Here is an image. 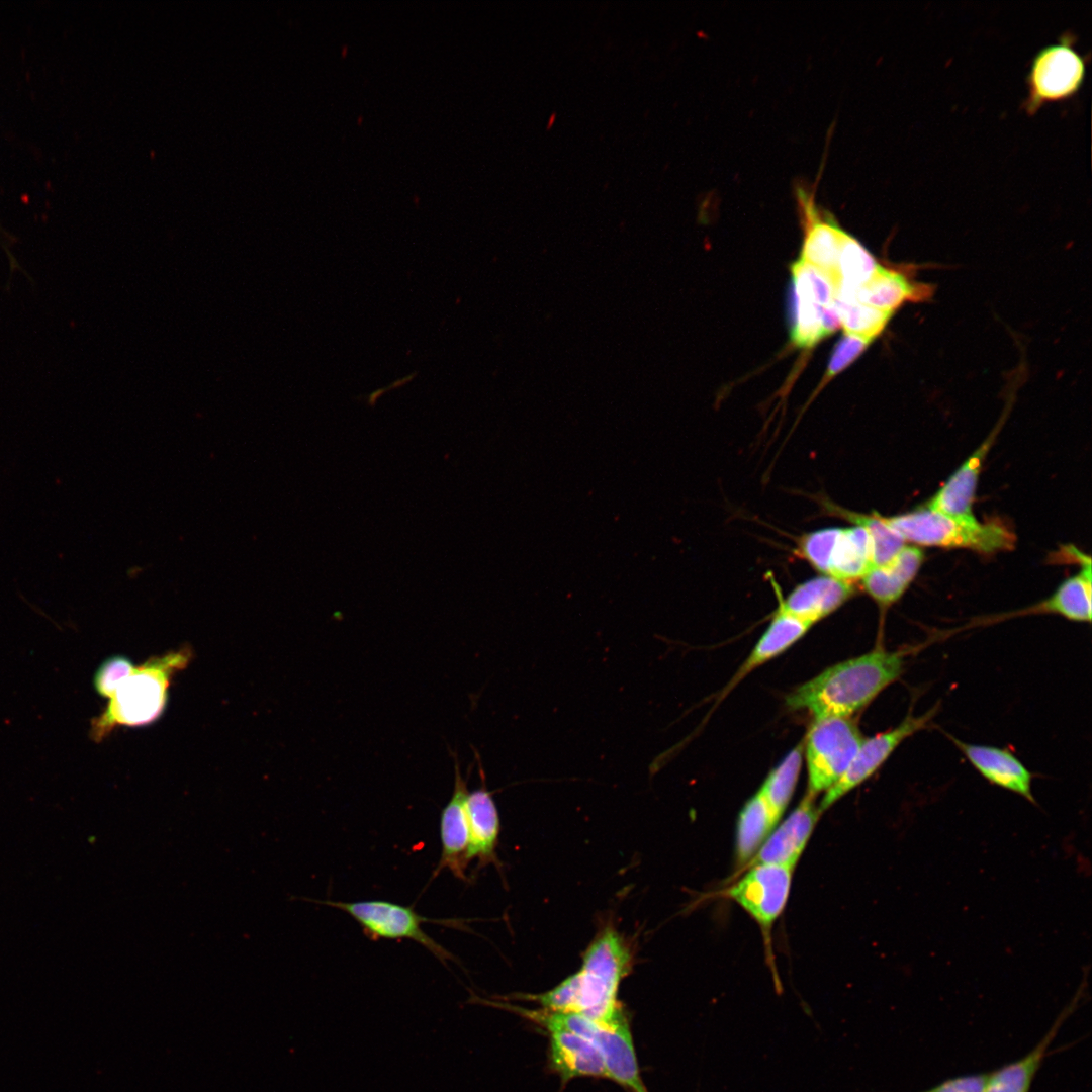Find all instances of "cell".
I'll list each match as a JSON object with an SVG mask.
<instances>
[{
    "label": "cell",
    "mask_w": 1092,
    "mask_h": 1092,
    "mask_svg": "<svg viewBox=\"0 0 1092 1092\" xmlns=\"http://www.w3.org/2000/svg\"><path fill=\"white\" fill-rule=\"evenodd\" d=\"M905 657L906 652L880 647L844 660L795 689L786 705L814 718H849L901 676Z\"/></svg>",
    "instance_id": "cell-1"
},
{
    "label": "cell",
    "mask_w": 1092,
    "mask_h": 1092,
    "mask_svg": "<svg viewBox=\"0 0 1092 1092\" xmlns=\"http://www.w3.org/2000/svg\"><path fill=\"white\" fill-rule=\"evenodd\" d=\"M191 652L183 648L151 657L134 666L103 712L91 721L90 737L99 742L117 726H143L157 720L167 705L170 682L189 662Z\"/></svg>",
    "instance_id": "cell-2"
},
{
    "label": "cell",
    "mask_w": 1092,
    "mask_h": 1092,
    "mask_svg": "<svg viewBox=\"0 0 1092 1092\" xmlns=\"http://www.w3.org/2000/svg\"><path fill=\"white\" fill-rule=\"evenodd\" d=\"M633 952L628 940L613 926L598 932L582 954L576 981V1008L602 1024L627 1019L618 1000L621 982L632 970Z\"/></svg>",
    "instance_id": "cell-3"
},
{
    "label": "cell",
    "mask_w": 1092,
    "mask_h": 1092,
    "mask_svg": "<svg viewBox=\"0 0 1092 1092\" xmlns=\"http://www.w3.org/2000/svg\"><path fill=\"white\" fill-rule=\"evenodd\" d=\"M886 523L904 540L923 546L967 548L984 554L1010 550L1014 533L998 520L979 522L962 519L931 509L884 517Z\"/></svg>",
    "instance_id": "cell-4"
},
{
    "label": "cell",
    "mask_w": 1092,
    "mask_h": 1092,
    "mask_svg": "<svg viewBox=\"0 0 1092 1092\" xmlns=\"http://www.w3.org/2000/svg\"><path fill=\"white\" fill-rule=\"evenodd\" d=\"M864 737L849 718H814L804 742L808 792L827 791L847 770Z\"/></svg>",
    "instance_id": "cell-5"
},
{
    "label": "cell",
    "mask_w": 1092,
    "mask_h": 1092,
    "mask_svg": "<svg viewBox=\"0 0 1092 1092\" xmlns=\"http://www.w3.org/2000/svg\"><path fill=\"white\" fill-rule=\"evenodd\" d=\"M1086 62L1074 48V37L1065 33L1060 40L1041 48L1033 57L1026 76L1027 96L1022 108L1034 114L1043 104L1067 100L1081 89Z\"/></svg>",
    "instance_id": "cell-6"
},
{
    "label": "cell",
    "mask_w": 1092,
    "mask_h": 1092,
    "mask_svg": "<svg viewBox=\"0 0 1092 1092\" xmlns=\"http://www.w3.org/2000/svg\"><path fill=\"white\" fill-rule=\"evenodd\" d=\"M318 903L348 913L361 926L364 934L372 940L408 939L421 944L441 963L454 961V956L422 928V924L431 921L448 925L447 921L428 919L417 913L411 906L385 900L354 902L324 900Z\"/></svg>",
    "instance_id": "cell-7"
},
{
    "label": "cell",
    "mask_w": 1092,
    "mask_h": 1092,
    "mask_svg": "<svg viewBox=\"0 0 1092 1092\" xmlns=\"http://www.w3.org/2000/svg\"><path fill=\"white\" fill-rule=\"evenodd\" d=\"M549 1020L592 1041L600 1051L609 1079L630 1092H648L640 1076L627 1019L602 1024L575 1012H550Z\"/></svg>",
    "instance_id": "cell-8"
},
{
    "label": "cell",
    "mask_w": 1092,
    "mask_h": 1092,
    "mask_svg": "<svg viewBox=\"0 0 1092 1092\" xmlns=\"http://www.w3.org/2000/svg\"><path fill=\"white\" fill-rule=\"evenodd\" d=\"M934 715L935 709L918 716L909 713L896 727L864 738L847 770L825 792L818 806L820 813L874 775L901 742L926 727Z\"/></svg>",
    "instance_id": "cell-9"
},
{
    "label": "cell",
    "mask_w": 1092,
    "mask_h": 1092,
    "mask_svg": "<svg viewBox=\"0 0 1092 1092\" xmlns=\"http://www.w3.org/2000/svg\"><path fill=\"white\" fill-rule=\"evenodd\" d=\"M795 866L759 863L727 891V896L749 913L763 929H769L783 912L790 893Z\"/></svg>",
    "instance_id": "cell-10"
},
{
    "label": "cell",
    "mask_w": 1092,
    "mask_h": 1092,
    "mask_svg": "<svg viewBox=\"0 0 1092 1092\" xmlns=\"http://www.w3.org/2000/svg\"><path fill=\"white\" fill-rule=\"evenodd\" d=\"M795 196L804 228L800 259L831 276L837 284V264L842 230L816 202L815 190L800 183Z\"/></svg>",
    "instance_id": "cell-11"
},
{
    "label": "cell",
    "mask_w": 1092,
    "mask_h": 1092,
    "mask_svg": "<svg viewBox=\"0 0 1092 1092\" xmlns=\"http://www.w3.org/2000/svg\"><path fill=\"white\" fill-rule=\"evenodd\" d=\"M452 795L440 815L441 857L435 876L448 869L456 878L466 880L469 849V825L466 810L467 779L461 775L458 759L454 758Z\"/></svg>",
    "instance_id": "cell-12"
},
{
    "label": "cell",
    "mask_w": 1092,
    "mask_h": 1092,
    "mask_svg": "<svg viewBox=\"0 0 1092 1092\" xmlns=\"http://www.w3.org/2000/svg\"><path fill=\"white\" fill-rule=\"evenodd\" d=\"M816 795L806 792L794 811L765 839L750 866L779 863L796 866L821 815Z\"/></svg>",
    "instance_id": "cell-13"
},
{
    "label": "cell",
    "mask_w": 1092,
    "mask_h": 1092,
    "mask_svg": "<svg viewBox=\"0 0 1092 1092\" xmlns=\"http://www.w3.org/2000/svg\"><path fill=\"white\" fill-rule=\"evenodd\" d=\"M549 1036V1063L562 1082L577 1077L607 1078L598 1048L588 1039L547 1021L536 1022Z\"/></svg>",
    "instance_id": "cell-14"
},
{
    "label": "cell",
    "mask_w": 1092,
    "mask_h": 1092,
    "mask_svg": "<svg viewBox=\"0 0 1092 1092\" xmlns=\"http://www.w3.org/2000/svg\"><path fill=\"white\" fill-rule=\"evenodd\" d=\"M855 593L853 583L819 575L797 585L778 610L814 625L827 617Z\"/></svg>",
    "instance_id": "cell-15"
},
{
    "label": "cell",
    "mask_w": 1092,
    "mask_h": 1092,
    "mask_svg": "<svg viewBox=\"0 0 1092 1092\" xmlns=\"http://www.w3.org/2000/svg\"><path fill=\"white\" fill-rule=\"evenodd\" d=\"M479 762L481 785L468 791L466 810L469 825L468 861L478 860L484 867L496 861V846L500 831V821L492 792L487 789L485 775Z\"/></svg>",
    "instance_id": "cell-16"
},
{
    "label": "cell",
    "mask_w": 1092,
    "mask_h": 1092,
    "mask_svg": "<svg viewBox=\"0 0 1092 1092\" xmlns=\"http://www.w3.org/2000/svg\"><path fill=\"white\" fill-rule=\"evenodd\" d=\"M970 763L990 783L1034 802L1032 775L1011 752L994 746L952 739Z\"/></svg>",
    "instance_id": "cell-17"
},
{
    "label": "cell",
    "mask_w": 1092,
    "mask_h": 1092,
    "mask_svg": "<svg viewBox=\"0 0 1092 1092\" xmlns=\"http://www.w3.org/2000/svg\"><path fill=\"white\" fill-rule=\"evenodd\" d=\"M1078 1002L1077 996L1061 1011L1048 1032L1025 1056L988 1073L984 1092H1029L1051 1044L1065 1021L1075 1011Z\"/></svg>",
    "instance_id": "cell-18"
},
{
    "label": "cell",
    "mask_w": 1092,
    "mask_h": 1092,
    "mask_svg": "<svg viewBox=\"0 0 1092 1092\" xmlns=\"http://www.w3.org/2000/svg\"><path fill=\"white\" fill-rule=\"evenodd\" d=\"M917 546H904L888 562L873 566L860 579L866 593L881 609L896 603L909 587L923 562Z\"/></svg>",
    "instance_id": "cell-19"
},
{
    "label": "cell",
    "mask_w": 1092,
    "mask_h": 1092,
    "mask_svg": "<svg viewBox=\"0 0 1092 1092\" xmlns=\"http://www.w3.org/2000/svg\"><path fill=\"white\" fill-rule=\"evenodd\" d=\"M994 436L988 438L935 492L925 507L962 519L975 518L973 503L983 461Z\"/></svg>",
    "instance_id": "cell-20"
},
{
    "label": "cell",
    "mask_w": 1092,
    "mask_h": 1092,
    "mask_svg": "<svg viewBox=\"0 0 1092 1092\" xmlns=\"http://www.w3.org/2000/svg\"><path fill=\"white\" fill-rule=\"evenodd\" d=\"M931 285L910 281L899 271L878 266L873 277L856 290V301L893 313L907 301L928 299Z\"/></svg>",
    "instance_id": "cell-21"
},
{
    "label": "cell",
    "mask_w": 1092,
    "mask_h": 1092,
    "mask_svg": "<svg viewBox=\"0 0 1092 1092\" xmlns=\"http://www.w3.org/2000/svg\"><path fill=\"white\" fill-rule=\"evenodd\" d=\"M811 627V623L777 610L768 627L726 687L725 693H728L755 668L790 648L801 639Z\"/></svg>",
    "instance_id": "cell-22"
},
{
    "label": "cell",
    "mask_w": 1092,
    "mask_h": 1092,
    "mask_svg": "<svg viewBox=\"0 0 1092 1092\" xmlns=\"http://www.w3.org/2000/svg\"><path fill=\"white\" fill-rule=\"evenodd\" d=\"M874 566L868 531L859 525L840 528L829 560L827 575L853 583Z\"/></svg>",
    "instance_id": "cell-23"
},
{
    "label": "cell",
    "mask_w": 1092,
    "mask_h": 1092,
    "mask_svg": "<svg viewBox=\"0 0 1092 1092\" xmlns=\"http://www.w3.org/2000/svg\"><path fill=\"white\" fill-rule=\"evenodd\" d=\"M778 822L759 791L745 803L736 826V857L739 866L753 858Z\"/></svg>",
    "instance_id": "cell-24"
},
{
    "label": "cell",
    "mask_w": 1092,
    "mask_h": 1092,
    "mask_svg": "<svg viewBox=\"0 0 1092 1092\" xmlns=\"http://www.w3.org/2000/svg\"><path fill=\"white\" fill-rule=\"evenodd\" d=\"M1033 612L1052 613L1077 622L1091 621V560L1081 564L1077 575L1062 582Z\"/></svg>",
    "instance_id": "cell-25"
},
{
    "label": "cell",
    "mask_w": 1092,
    "mask_h": 1092,
    "mask_svg": "<svg viewBox=\"0 0 1092 1092\" xmlns=\"http://www.w3.org/2000/svg\"><path fill=\"white\" fill-rule=\"evenodd\" d=\"M821 502L823 509L831 515L845 519L852 525L862 526L868 531L872 542L874 566L888 562L905 546V540L886 523L884 516L878 513L860 514L842 509L830 500Z\"/></svg>",
    "instance_id": "cell-26"
},
{
    "label": "cell",
    "mask_w": 1092,
    "mask_h": 1092,
    "mask_svg": "<svg viewBox=\"0 0 1092 1092\" xmlns=\"http://www.w3.org/2000/svg\"><path fill=\"white\" fill-rule=\"evenodd\" d=\"M804 754V742L794 747L766 777L759 793L779 821L794 794Z\"/></svg>",
    "instance_id": "cell-27"
},
{
    "label": "cell",
    "mask_w": 1092,
    "mask_h": 1092,
    "mask_svg": "<svg viewBox=\"0 0 1092 1092\" xmlns=\"http://www.w3.org/2000/svg\"><path fill=\"white\" fill-rule=\"evenodd\" d=\"M811 297L797 292L792 286L789 298L790 334L794 345L811 348L824 338L821 309Z\"/></svg>",
    "instance_id": "cell-28"
},
{
    "label": "cell",
    "mask_w": 1092,
    "mask_h": 1092,
    "mask_svg": "<svg viewBox=\"0 0 1092 1092\" xmlns=\"http://www.w3.org/2000/svg\"><path fill=\"white\" fill-rule=\"evenodd\" d=\"M878 266L867 248L844 231L838 255L837 284L858 288L873 277Z\"/></svg>",
    "instance_id": "cell-29"
},
{
    "label": "cell",
    "mask_w": 1092,
    "mask_h": 1092,
    "mask_svg": "<svg viewBox=\"0 0 1092 1092\" xmlns=\"http://www.w3.org/2000/svg\"><path fill=\"white\" fill-rule=\"evenodd\" d=\"M832 303L839 313L844 333L871 343L881 335L893 315L860 302L845 303L834 298Z\"/></svg>",
    "instance_id": "cell-30"
},
{
    "label": "cell",
    "mask_w": 1092,
    "mask_h": 1092,
    "mask_svg": "<svg viewBox=\"0 0 1092 1092\" xmlns=\"http://www.w3.org/2000/svg\"><path fill=\"white\" fill-rule=\"evenodd\" d=\"M840 528H824L807 533L797 543L799 557L805 559L821 575H827L830 556Z\"/></svg>",
    "instance_id": "cell-31"
},
{
    "label": "cell",
    "mask_w": 1092,
    "mask_h": 1092,
    "mask_svg": "<svg viewBox=\"0 0 1092 1092\" xmlns=\"http://www.w3.org/2000/svg\"><path fill=\"white\" fill-rule=\"evenodd\" d=\"M135 665L125 656L114 655L107 658L95 672L93 684L99 696L111 698L121 681L128 676Z\"/></svg>",
    "instance_id": "cell-32"
},
{
    "label": "cell",
    "mask_w": 1092,
    "mask_h": 1092,
    "mask_svg": "<svg viewBox=\"0 0 1092 1092\" xmlns=\"http://www.w3.org/2000/svg\"><path fill=\"white\" fill-rule=\"evenodd\" d=\"M871 342L861 338L844 335L835 345L829 358L825 380L828 381L852 364L868 348Z\"/></svg>",
    "instance_id": "cell-33"
},
{
    "label": "cell",
    "mask_w": 1092,
    "mask_h": 1092,
    "mask_svg": "<svg viewBox=\"0 0 1092 1092\" xmlns=\"http://www.w3.org/2000/svg\"><path fill=\"white\" fill-rule=\"evenodd\" d=\"M987 1074L964 1075L920 1092H984Z\"/></svg>",
    "instance_id": "cell-34"
},
{
    "label": "cell",
    "mask_w": 1092,
    "mask_h": 1092,
    "mask_svg": "<svg viewBox=\"0 0 1092 1092\" xmlns=\"http://www.w3.org/2000/svg\"><path fill=\"white\" fill-rule=\"evenodd\" d=\"M821 328L824 338L835 333L841 328L840 316L833 303L822 307Z\"/></svg>",
    "instance_id": "cell-35"
}]
</instances>
